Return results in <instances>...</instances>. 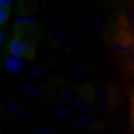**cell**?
I'll list each match as a JSON object with an SVG mask.
<instances>
[{
    "label": "cell",
    "instance_id": "15",
    "mask_svg": "<svg viewBox=\"0 0 134 134\" xmlns=\"http://www.w3.org/2000/svg\"><path fill=\"white\" fill-rule=\"evenodd\" d=\"M22 89L25 94L34 101H40L44 95L41 89L31 82H24L22 84Z\"/></svg>",
    "mask_w": 134,
    "mask_h": 134
},
{
    "label": "cell",
    "instance_id": "14",
    "mask_svg": "<svg viewBox=\"0 0 134 134\" xmlns=\"http://www.w3.org/2000/svg\"><path fill=\"white\" fill-rule=\"evenodd\" d=\"M52 116L64 123H70L72 119L71 111L65 104H58L52 106Z\"/></svg>",
    "mask_w": 134,
    "mask_h": 134
},
{
    "label": "cell",
    "instance_id": "7",
    "mask_svg": "<svg viewBox=\"0 0 134 134\" xmlns=\"http://www.w3.org/2000/svg\"><path fill=\"white\" fill-rule=\"evenodd\" d=\"M2 111L4 114L10 119L23 120L27 117L25 107L15 98H7L2 104Z\"/></svg>",
    "mask_w": 134,
    "mask_h": 134
},
{
    "label": "cell",
    "instance_id": "1",
    "mask_svg": "<svg viewBox=\"0 0 134 134\" xmlns=\"http://www.w3.org/2000/svg\"><path fill=\"white\" fill-rule=\"evenodd\" d=\"M122 94L112 83H99L95 85V106L101 113L114 116L121 110Z\"/></svg>",
    "mask_w": 134,
    "mask_h": 134
},
{
    "label": "cell",
    "instance_id": "11",
    "mask_svg": "<svg viewBox=\"0 0 134 134\" xmlns=\"http://www.w3.org/2000/svg\"><path fill=\"white\" fill-rule=\"evenodd\" d=\"M26 64H27V60L25 58L9 55L4 58L3 67L9 73L21 74L25 71Z\"/></svg>",
    "mask_w": 134,
    "mask_h": 134
},
{
    "label": "cell",
    "instance_id": "17",
    "mask_svg": "<svg viewBox=\"0 0 134 134\" xmlns=\"http://www.w3.org/2000/svg\"><path fill=\"white\" fill-rule=\"evenodd\" d=\"M50 69L46 65L33 66L27 71V77L30 79H40L49 74Z\"/></svg>",
    "mask_w": 134,
    "mask_h": 134
},
{
    "label": "cell",
    "instance_id": "9",
    "mask_svg": "<svg viewBox=\"0 0 134 134\" xmlns=\"http://www.w3.org/2000/svg\"><path fill=\"white\" fill-rule=\"evenodd\" d=\"M68 71L70 76L77 80H83L93 74L94 69L87 64L79 62L76 60L70 61L68 63Z\"/></svg>",
    "mask_w": 134,
    "mask_h": 134
},
{
    "label": "cell",
    "instance_id": "2",
    "mask_svg": "<svg viewBox=\"0 0 134 134\" xmlns=\"http://www.w3.org/2000/svg\"><path fill=\"white\" fill-rule=\"evenodd\" d=\"M104 40L109 44L115 57L134 50V37L127 31L119 27L113 22L106 25Z\"/></svg>",
    "mask_w": 134,
    "mask_h": 134
},
{
    "label": "cell",
    "instance_id": "8",
    "mask_svg": "<svg viewBox=\"0 0 134 134\" xmlns=\"http://www.w3.org/2000/svg\"><path fill=\"white\" fill-rule=\"evenodd\" d=\"M47 41L51 47L58 53L70 54L72 51L68 38L60 31H50L47 35Z\"/></svg>",
    "mask_w": 134,
    "mask_h": 134
},
{
    "label": "cell",
    "instance_id": "24",
    "mask_svg": "<svg viewBox=\"0 0 134 134\" xmlns=\"http://www.w3.org/2000/svg\"><path fill=\"white\" fill-rule=\"evenodd\" d=\"M12 0H1L0 1V9H4L6 10H10V7L12 6Z\"/></svg>",
    "mask_w": 134,
    "mask_h": 134
},
{
    "label": "cell",
    "instance_id": "4",
    "mask_svg": "<svg viewBox=\"0 0 134 134\" xmlns=\"http://www.w3.org/2000/svg\"><path fill=\"white\" fill-rule=\"evenodd\" d=\"M37 44L26 42L13 36L7 44V52L10 55L23 58L26 60H34L37 57Z\"/></svg>",
    "mask_w": 134,
    "mask_h": 134
},
{
    "label": "cell",
    "instance_id": "6",
    "mask_svg": "<svg viewBox=\"0 0 134 134\" xmlns=\"http://www.w3.org/2000/svg\"><path fill=\"white\" fill-rule=\"evenodd\" d=\"M75 125L79 129L91 132H100L105 128V123L92 112L82 113L75 119Z\"/></svg>",
    "mask_w": 134,
    "mask_h": 134
},
{
    "label": "cell",
    "instance_id": "13",
    "mask_svg": "<svg viewBox=\"0 0 134 134\" xmlns=\"http://www.w3.org/2000/svg\"><path fill=\"white\" fill-rule=\"evenodd\" d=\"M77 96L92 104L95 106V85L92 83H84L79 85L76 90Z\"/></svg>",
    "mask_w": 134,
    "mask_h": 134
},
{
    "label": "cell",
    "instance_id": "16",
    "mask_svg": "<svg viewBox=\"0 0 134 134\" xmlns=\"http://www.w3.org/2000/svg\"><path fill=\"white\" fill-rule=\"evenodd\" d=\"M37 2L36 1H18L16 4L15 10L16 14L19 17L24 16H30V14L36 9Z\"/></svg>",
    "mask_w": 134,
    "mask_h": 134
},
{
    "label": "cell",
    "instance_id": "5",
    "mask_svg": "<svg viewBox=\"0 0 134 134\" xmlns=\"http://www.w3.org/2000/svg\"><path fill=\"white\" fill-rule=\"evenodd\" d=\"M113 23L134 37V3L124 4L115 10Z\"/></svg>",
    "mask_w": 134,
    "mask_h": 134
},
{
    "label": "cell",
    "instance_id": "22",
    "mask_svg": "<svg viewBox=\"0 0 134 134\" xmlns=\"http://www.w3.org/2000/svg\"><path fill=\"white\" fill-rule=\"evenodd\" d=\"M130 123L134 130V92L130 98Z\"/></svg>",
    "mask_w": 134,
    "mask_h": 134
},
{
    "label": "cell",
    "instance_id": "23",
    "mask_svg": "<svg viewBox=\"0 0 134 134\" xmlns=\"http://www.w3.org/2000/svg\"><path fill=\"white\" fill-rule=\"evenodd\" d=\"M10 17V10L0 9V25H4L7 23Z\"/></svg>",
    "mask_w": 134,
    "mask_h": 134
},
{
    "label": "cell",
    "instance_id": "26",
    "mask_svg": "<svg viewBox=\"0 0 134 134\" xmlns=\"http://www.w3.org/2000/svg\"><path fill=\"white\" fill-rule=\"evenodd\" d=\"M1 134H5V133H1Z\"/></svg>",
    "mask_w": 134,
    "mask_h": 134
},
{
    "label": "cell",
    "instance_id": "20",
    "mask_svg": "<svg viewBox=\"0 0 134 134\" xmlns=\"http://www.w3.org/2000/svg\"><path fill=\"white\" fill-rule=\"evenodd\" d=\"M42 5H43V10H44L45 20H46L47 24L50 26H55L58 22V17L54 8L52 5L46 4V3H44Z\"/></svg>",
    "mask_w": 134,
    "mask_h": 134
},
{
    "label": "cell",
    "instance_id": "10",
    "mask_svg": "<svg viewBox=\"0 0 134 134\" xmlns=\"http://www.w3.org/2000/svg\"><path fill=\"white\" fill-rule=\"evenodd\" d=\"M115 58L120 72L129 77H134V50Z\"/></svg>",
    "mask_w": 134,
    "mask_h": 134
},
{
    "label": "cell",
    "instance_id": "25",
    "mask_svg": "<svg viewBox=\"0 0 134 134\" xmlns=\"http://www.w3.org/2000/svg\"><path fill=\"white\" fill-rule=\"evenodd\" d=\"M5 38H6V37H5L4 32L1 31V32H0V44H4V43L5 42Z\"/></svg>",
    "mask_w": 134,
    "mask_h": 134
},
{
    "label": "cell",
    "instance_id": "12",
    "mask_svg": "<svg viewBox=\"0 0 134 134\" xmlns=\"http://www.w3.org/2000/svg\"><path fill=\"white\" fill-rule=\"evenodd\" d=\"M71 35L73 39L79 44H84L89 41L91 35L87 25L85 22H79L72 28Z\"/></svg>",
    "mask_w": 134,
    "mask_h": 134
},
{
    "label": "cell",
    "instance_id": "21",
    "mask_svg": "<svg viewBox=\"0 0 134 134\" xmlns=\"http://www.w3.org/2000/svg\"><path fill=\"white\" fill-rule=\"evenodd\" d=\"M31 129L32 134H60L59 132L54 128L41 123H35L31 125Z\"/></svg>",
    "mask_w": 134,
    "mask_h": 134
},
{
    "label": "cell",
    "instance_id": "3",
    "mask_svg": "<svg viewBox=\"0 0 134 134\" xmlns=\"http://www.w3.org/2000/svg\"><path fill=\"white\" fill-rule=\"evenodd\" d=\"M45 93L66 105L74 99L75 88L65 79L55 76L48 80L45 85Z\"/></svg>",
    "mask_w": 134,
    "mask_h": 134
},
{
    "label": "cell",
    "instance_id": "18",
    "mask_svg": "<svg viewBox=\"0 0 134 134\" xmlns=\"http://www.w3.org/2000/svg\"><path fill=\"white\" fill-rule=\"evenodd\" d=\"M91 26L92 28V31L98 37H101L104 40L106 32V25H104V20L100 17H93L91 20Z\"/></svg>",
    "mask_w": 134,
    "mask_h": 134
},
{
    "label": "cell",
    "instance_id": "19",
    "mask_svg": "<svg viewBox=\"0 0 134 134\" xmlns=\"http://www.w3.org/2000/svg\"><path fill=\"white\" fill-rule=\"evenodd\" d=\"M71 105L73 107L74 110H76L77 111H80L82 113H88L91 112V111L93 108V104L87 102L86 100L83 99L82 98H80L79 96L76 95L74 98V99L71 102Z\"/></svg>",
    "mask_w": 134,
    "mask_h": 134
}]
</instances>
